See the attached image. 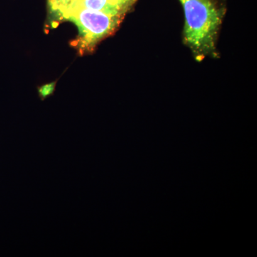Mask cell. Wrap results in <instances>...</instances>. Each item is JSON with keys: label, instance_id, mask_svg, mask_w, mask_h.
Wrapping results in <instances>:
<instances>
[{"label": "cell", "instance_id": "2", "mask_svg": "<svg viewBox=\"0 0 257 257\" xmlns=\"http://www.w3.org/2000/svg\"><path fill=\"white\" fill-rule=\"evenodd\" d=\"M62 15L78 27L77 45L82 52L94 50L99 42L112 35L124 20L121 17L113 16L80 6L72 7Z\"/></svg>", "mask_w": 257, "mask_h": 257}, {"label": "cell", "instance_id": "4", "mask_svg": "<svg viewBox=\"0 0 257 257\" xmlns=\"http://www.w3.org/2000/svg\"><path fill=\"white\" fill-rule=\"evenodd\" d=\"M78 0H50L51 6L53 9L62 14L64 11L75 4Z\"/></svg>", "mask_w": 257, "mask_h": 257}, {"label": "cell", "instance_id": "5", "mask_svg": "<svg viewBox=\"0 0 257 257\" xmlns=\"http://www.w3.org/2000/svg\"><path fill=\"white\" fill-rule=\"evenodd\" d=\"M56 87V82L50 83V84H45L42 87H38V95L41 101H45L47 98L53 95L55 92Z\"/></svg>", "mask_w": 257, "mask_h": 257}, {"label": "cell", "instance_id": "1", "mask_svg": "<svg viewBox=\"0 0 257 257\" xmlns=\"http://www.w3.org/2000/svg\"><path fill=\"white\" fill-rule=\"evenodd\" d=\"M183 8L184 41L194 58L202 61L217 55L219 32L227 0H179Z\"/></svg>", "mask_w": 257, "mask_h": 257}, {"label": "cell", "instance_id": "3", "mask_svg": "<svg viewBox=\"0 0 257 257\" xmlns=\"http://www.w3.org/2000/svg\"><path fill=\"white\" fill-rule=\"evenodd\" d=\"M136 2L137 0H78L71 8L80 6L124 18Z\"/></svg>", "mask_w": 257, "mask_h": 257}]
</instances>
